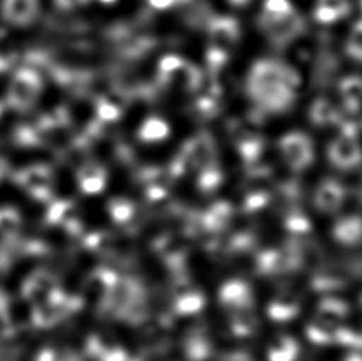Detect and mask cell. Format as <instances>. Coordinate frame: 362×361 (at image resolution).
<instances>
[{
	"label": "cell",
	"mask_w": 362,
	"mask_h": 361,
	"mask_svg": "<svg viewBox=\"0 0 362 361\" xmlns=\"http://www.w3.org/2000/svg\"><path fill=\"white\" fill-rule=\"evenodd\" d=\"M329 241L340 251L355 253L362 249V212L345 210L332 218Z\"/></svg>",
	"instance_id": "obj_1"
},
{
	"label": "cell",
	"mask_w": 362,
	"mask_h": 361,
	"mask_svg": "<svg viewBox=\"0 0 362 361\" xmlns=\"http://www.w3.org/2000/svg\"><path fill=\"white\" fill-rule=\"evenodd\" d=\"M322 190H318V207L319 210L324 212V214H328L330 218L348 210V202L350 198L348 188L341 180L337 177L328 178L323 182Z\"/></svg>",
	"instance_id": "obj_2"
},
{
	"label": "cell",
	"mask_w": 362,
	"mask_h": 361,
	"mask_svg": "<svg viewBox=\"0 0 362 361\" xmlns=\"http://www.w3.org/2000/svg\"><path fill=\"white\" fill-rule=\"evenodd\" d=\"M33 0H0V24L11 30L29 26L33 14Z\"/></svg>",
	"instance_id": "obj_3"
}]
</instances>
